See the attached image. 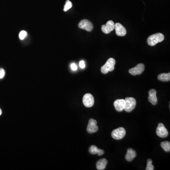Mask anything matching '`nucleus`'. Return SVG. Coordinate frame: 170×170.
Instances as JSON below:
<instances>
[{"mask_svg":"<svg viewBox=\"0 0 170 170\" xmlns=\"http://www.w3.org/2000/svg\"><path fill=\"white\" fill-rule=\"evenodd\" d=\"M136 156V151L132 148H129L127 150V154L125 156V159L128 161L130 162L133 160Z\"/></svg>","mask_w":170,"mask_h":170,"instance_id":"obj_15","label":"nucleus"},{"mask_svg":"<svg viewBox=\"0 0 170 170\" xmlns=\"http://www.w3.org/2000/svg\"><path fill=\"white\" fill-rule=\"evenodd\" d=\"M116 61L115 59L110 58L106 62L104 65L101 67V72L103 74H107L109 71H112L115 69V66Z\"/></svg>","mask_w":170,"mask_h":170,"instance_id":"obj_2","label":"nucleus"},{"mask_svg":"<svg viewBox=\"0 0 170 170\" xmlns=\"http://www.w3.org/2000/svg\"><path fill=\"white\" fill-rule=\"evenodd\" d=\"M27 36V33L26 31L22 30L20 32L19 34V37L21 40H23Z\"/></svg>","mask_w":170,"mask_h":170,"instance_id":"obj_21","label":"nucleus"},{"mask_svg":"<svg viewBox=\"0 0 170 170\" xmlns=\"http://www.w3.org/2000/svg\"><path fill=\"white\" fill-rule=\"evenodd\" d=\"M107 164V160L105 158L100 159L98 160L96 164L97 169L98 170H104Z\"/></svg>","mask_w":170,"mask_h":170,"instance_id":"obj_16","label":"nucleus"},{"mask_svg":"<svg viewBox=\"0 0 170 170\" xmlns=\"http://www.w3.org/2000/svg\"><path fill=\"white\" fill-rule=\"evenodd\" d=\"M115 29L116 34L117 36L124 37L125 36L127 33V31L125 28L119 23H116L115 25Z\"/></svg>","mask_w":170,"mask_h":170,"instance_id":"obj_11","label":"nucleus"},{"mask_svg":"<svg viewBox=\"0 0 170 170\" xmlns=\"http://www.w3.org/2000/svg\"><path fill=\"white\" fill-rule=\"evenodd\" d=\"M116 110L118 112H122L124 109L125 106V99H117L113 103Z\"/></svg>","mask_w":170,"mask_h":170,"instance_id":"obj_12","label":"nucleus"},{"mask_svg":"<svg viewBox=\"0 0 170 170\" xmlns=\"http://www.w3.org/2000/svg\"><path fill=\"white\" fill-rule=\"evenodd\" d=\"M97 124V121L93 119H90L88 124L87 131L90 134L97 132L98 131V128Z\"/></svg>","mask_w":170,"mask_h":170,"instance_id":"obj_8","label":"nucleus"},{"mask_svg":"<svg viewBox=\"0 0 170 170\" xmlns=\"http://www.w3.org/2000/svg\"><path fill=\"white\" fill-rule=\"evenodd\" d=\"M79 27L81 29L90 32L93 29V24L88 19H83L79 24Z\"/></svg>","mask_w":170,"mask_h":170,"instance_id":"obj_6","label":"nucleus"},{"mask_svg":"<svg viewBox=\"0 0 170 170\" xmlns=\"http://www.w3.org/2000/svg\"><path fill=\"white\" fill-rule=\"evenodd\" d=\"M165 39V37L162 34L157 33L155 34H152L149 36L148 38V43L149 46H154L158 43L161 42Z\"/></svg>","mask_w":170,"mask_h":170,"instance_id":"obj_1","label":"nucleus"},{"mask_svg":"<svg viewBox=\"0 0 170 170\" xmlns=\"http://www.w3.org/2000/svg\"><path fill=\"white\" fill-rule=\"evenodd\" d=\"M156 132L157 135L161 138H165L168 136V130L162 123H159L158 124Z\"/></svg>","mask_w":170,"mask_h":170,"instance_id":"obj_7","label":"nucleus"},{"mask_svg":"<svg viewBox=\"0 0 170 170\" xmlns=\"http://www.w3.org/2000/svg\"><path fill=\"white\" fill-rule=\"evenodd\" d=\"M89 152L91 154H93V155L97 154L99 156H102L105 153L103 150L99 149L94 145H92L89 148Z\"/></svg>","mask_w":170,"mask_h":170,"instance_id":"obj_14","label":"nucleus"},{"mask_svg":"<svg viewBox=\"0 0 170 170\" xmlns=\"http://www.w3.org/2000/svg\"><path fill=\"white\" fill-rule=\"evenodd\" d=\"M145 70V65L143 64H139L136 67L129 70V73L132 75L135 76L142 73Z\"/></svg>","mask_w":170,"mask_h":170,"instance_id":"obj_9","label":"nucleus"},{"mask_svg":"<svg viewBox=\"0 0 170 170\" xmlns=\"http://www.w3.org/2000/svg\"><path fill=\"white\" fill-rule=\"evenodd\" d=\"M2 114V111H1V109H0V115Z\"/></svg>","mask_w":170,"mask_h":170,"instance_id":"obj_25","label":"nucleus"},{"mask_svg":"<svg viewBox=\"0 0 170 170\" xmlns=\"http://www.w3.org/2000/svg\"><path fill=\"white\" fill-rule=\"evenodd\" d=\"M115 23L112 20H109L107 22L106 25L102 26L101 29L104 33L109 34L115 29Z\"/></svg>","mask_w":170,"mask_h":170,"instance_id":"obj_10","label":"nucleus"},{"mask_svg":"<svg viewBox=\"0 0 170 170\" xmlns=\"http://www.w3.org/2000/svg\"><path fill=\"white\" fill-rule=\"evenodd\" d=\"M70 67H71V70H74V71L77 70V69H78L77 65L76 64L74 63H72V64H71Z\"/></svg>","mask_w":170,"mask_h":170,"instance_id":"obj_23","label":"nucleus"},{"mask_svg":"<svg viewBox=\"0 0 170 170\" xmlns=\"http://www.w3.org/2000/svg\"><path fill=\"white\" fill-rule=\"evenodd\" d=\"M125 100V106L124 110L127 112H131L136 107V99L133 97H126Z\"/></svg>","mask_w":170,"mask_h":170,"instance_id":"obj_3","label":"nucleus"},{"mask_svg":"<svg viewBox=\"0 0 170 170\" xmlns=\"http://www.w3.org/2000/svg\"><path fill=\"white\" fill-rule=\"evenodd\" d=\"M152 160L150 159H148L147 160V166L146 167V170H154V166L152 165Z\"/></svg>","mask_w":170,"mask_h":170,"instance_id":"obj_19","label":"nucleus"},{"mask_svg":"<svg viewBox=\"0 0 170 170\" xmlns=\"http://www.w3.org/2000/svg\"><path fill=\"white\" fill-rule=\"evenodd\" d=\"M5 75V71L4 69H0V79L4 78Z\"/></svg>","mask_w":170,"mask_h":170,"instance_id":"obj_22","label":"nucleus"},{"mask_svg":"<svg viewBox=\"0 0 170 170\" xmlns=\"http://www.w3.org/2000/svg\"><path fill=\"white\" fill-rule=\"evenodd\" d=\"M126 134V130L123 127H120L113 130L112 132V136L116 140L122 139Z\"/></svg>","mask_w":170,"mask_h":170,"instance_id":"obj_4","label":"nucleus"},{"mask_svg":"<svg viewBox=\"0 0 170 170\" xmlns=\"http://www.w3.org/2000/svg\"><path fill=\"white\" fill-rule=\"evenodd\" d=\"M83 103L84 105L88 108L93 106L94 104V98L93 96L89 93L85 94L83 98Z\"/></svg>","mask_w":170,"mask_h":170,"instance_id":"obj_5","label":"nucleus"},{"mask_svg":"<svg viewBox=\"0 0 170 170\" xmlns=\"http://www.w3.org/2000/svg\"><path fill=\"white\" fill-rule=\"evenodd\" d=\"M161 146L167 152H169L170 151V143L169 141H164L161 143Z\"/></svg>","mask_w":170,"mask_h":170,"instance_id":"obj_18","label":"nucleus"},{"mask_svg":"<svg viewBox=\"0 0 170 170\" xmlns=\"http://www.w3.org/2000/svg\"><path fill=\"white\" fill-rule=\"evenodd\" d=\"M158 79L163 82H167L170 80V73H162L158 75Z\"/></svg>","mask_w":170,"mask_h":170,"instance_id":"obj_17","label":"nucleus"},{"mask_svg":"<svg viewBox=\"0 0 170 170\" xmlns=\"http://www.w3.org/2000/svg\"><path fill=\"white\" fill-rule=\"evenodd\" d=\"M148 101L153 105H156L157 103V91L155 89H151L148 92Z\"/></svg>","mask_w":170,"mask_h":170,"instance_id":"obj_13","label":"nucleus"},{"mask_svg":"<svg viewBox=\"0 0 170 170\" xmlns=\"http://www.w3.org/2000/svg\"><path fill=\"white\" fill-rule=\"evenodd\" d=\"M72 6V4L71 1H70L69 0H67V1H66V4L64 7V11H67L69 9H70Z\"/></svg>","mask_w":170,"mask_h":170,"instance_id":"obj_20","label":"nucleus"},{"mask_svg":"<svg viewBox=\"0 0 170 170\" xmlns=\"http://www.w3.org/2000/svg\"><path fill=\"white\" fill-rule=\"evenodd\" d=\"M79 66L81 69H84L85 68V61H81L79 62Z\"/></svg>","mask_w":170,"mask_h":170,"instance_id":"obj_24","label":"nucleus"}]
</instances>
